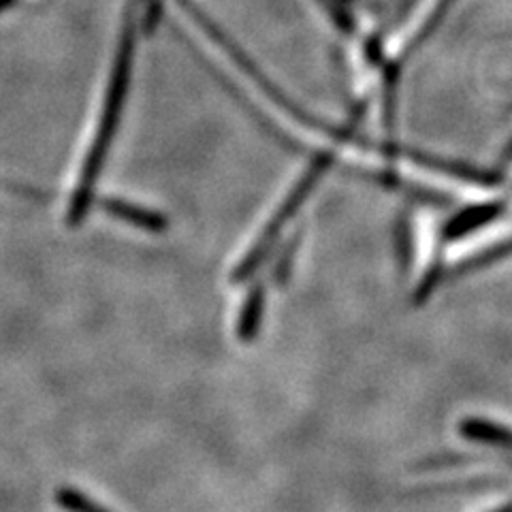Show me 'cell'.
Listing matches in <instances>:
<instances>
[{"label": "cell", "mask_w": 512, "mask_h": 512, "mask_svg": "<svg viewBox=\"0 0 512 512\" xmlns=\"http://www.w3.org/2000/svg\"><path fill=\"white\" fill-rule=\"evenodd\" d=\"M135 43H137V30L133 24V15L126 13L122 37L116 47L114 62H111L101 111L99 116H96V122L92 128V139L75 173L69 212H67V222L71 227H77V224L82 222V218L88 214L94 199L96 180H99V173L107 160V152L111 148V143H114L118 124L122 118V109L128 96V88H131Z\"/></svg>", "instance_id": "6da1fadb"}, {"label": "cell", "mask_w": 512, "mask_h": 512, "mask_svg": "<svg viewBox=\"0 0 512 512\" xmlns=\"http://www.w3.org/2000/svg\"><path fill=\"white\" fill-rule=\"evenodd\" d=\"M178 3L190 15V20L195 22L205 32L207 39H210L216 47H220V50L227 54V58L235 64V67L242 71L252 84L259 86V90L267 96V99L274 101L284 111L286 116H291L301 126L312 128V131H320V133H325V135L331 133L333 139H338V141H348L350 139V135H352L350 128H331L325 122L312 118L306 109H301L291 99V96H288L286 92H282L276 82H271V79L261 71L259 64H254V60L242 50V47H237V43L227 35V32L220 30V26L210 18V15L203 13L195 3H192V0H178Z\"/></svg>", "instance_id": "7a4b0ae2"}, {"label": "cell", "mask_w": 512, "mask_h": 512, "mask_svg": "<svg viewBox=\"0 0 512 512\" xmlns=\"http://www.w3.org/2000/svg\"><path fill=\"white\" fill-rule=\"evenodd\" d=\"M333 163H335V154L331 150L318 152L310 160V165L303 169V173L299 175L297 182L293 184V188L288 190V195L280 203L276 214L271 216L269 222L265 224V229L261 231L259 239H256L254 246L246 252L244 261L235 267L233 280L242 282V280L250 278L254 271L263 265V261L267 259L269 252H271V248H274V244L280 239L282 231L286 229V224L297 216V212L301 210V205L306 203V199L312 195L314 188L318 186V182L329 173Z\"/></svg>", "instance_id": "3957f363"}, {"label": "cell", "mask_w": 512, "mask_h": 512, "mask_svg": "<svg viewBox=\"0 0 512 512\" xmlns=\"http://www.w3.org/2000/svg\"><path fill=\"white\" fill-rule=\"evenodd\" d=\"M506 212V201H487V203H474L470 207H463L453 218L442 227V242L455 244L461 242L480 229L489 227L491 222L498 220Z\"/></svg>", "instance_id": "277c9868"}, {"label": "cell", "mask_w": 512, "mask_h": 512, "mask_svg": "<svg viewBox=\"0 0 512 512\" xmlns=\"http://www.w3.org/2000/svg\"><path fill=\"white\" fill-rule=\"evenodd\" d=\"M105 210L118 220H124L126 224H133L137 229L150 231V233H160L167 229V220L160 216L158 212L146 210V207L128 203L124 199H107L105 201Z\"/></svg>", "instance_id": "5b68a950"}, {"label": "cell", "mask_w": 512, "mask_h": 512, "mask_svg": "<svg viewBox=\"0 0 512 512\" xmlns=\"http://www.w3.org/2000/svg\"><path fill=\"white\" fill-rule=\"evenodd\" d=\"M263 306H265V293H263V286H259L248 295V299L244 303L242 318H239V333H242L244 340L252 338L254 331L259 329Z\"/></svg>", "instance_id": "8992f818"}, {"label": "cell", "mask_w": 512, "mask_h": 512, "mask_svg": "<svg viewBox=\"0 0 512 512\" xmlns=\"http://www.w3.org/2000/svg\"><path fill=\"white\" fill-rule=\"evenodd\" d=\"M58 504L69 512H109L107 508L92 502L90 498H86L84 493H79L75 489H60L58 491Z\"/></svg>", "instance_id": "52a82bcc"}, {"label": "cell", "mask_w": 512, "mask_h": 512, "mask_svg": "<svg viewBox=\"0 0 512 512\" xmlns=\"http://www.w3.org/2000/svg\"><path fill=\"white\" fill-rule=\"evenodd\" d=\"M316 3L323 7V11H327L331 15L335 26L344 32H352V20H350V15L344 11L342 3H335V0H316Z\"/></svg>", "instance_id": "ba28073f"}, {"label": "cell", "mask_w": 512, "mask_h": 512, "mask_svg": "<svg viewBox=\"0 0 512 512\" xmlns=\"http://www.w3.org/2000/svg\"><path fill=\"white\" fill-rule=\"evenodd\" d=\"M498 512H512V504H508V506H504V508H500Z\"/></svg>", "instance_id": "9c48e42d"}, {"label": "cell", "mask_w": 512, "mask_h": 512, "mask_svg": "<svg viewBox=\"0 0 512 512\" xmlns=\"http://www.w3.org/2000/svg\"><path fill=\"white\" fill-rule=\"evenodd\" d=\"M506 158H512V143H510L508 150H506Z\"/></svg>", "instance_id": "30bf717a"}]
</instances>
